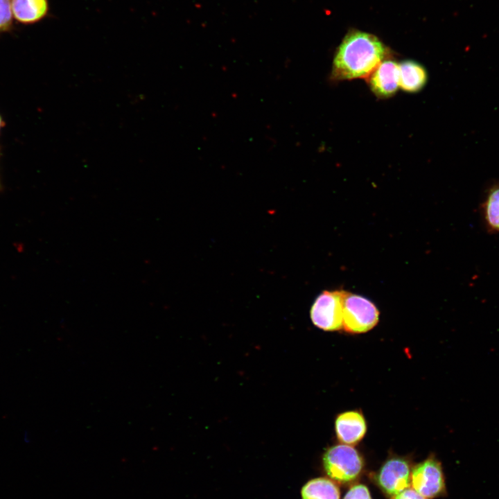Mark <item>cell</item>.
<instances>
[{"mask_svg":"<svg viewBox=\"0 0 499 499\" xmlns=\"http://www.w3.org/2000/svg\"><path fill=\"white\" fill-rule=\"evenodd\" d=\"M344 290H324L315 299L310 317L315 326L325 331L342 329Z\"/></svg>","mask_w":499,"mask_h":499,"instance_id":"277c9868","label":"cell"},{"mask_svg":"<svg viewBox=\"0 0 499 499\" xmlns=\"http://www.w3.org/2000/svg\"><path fill=\"white\" fill-rule=\"evenodd\" d=\"M344 499H371V498L366 486L356 484L348 491Z\"/></svg>","mask_w":499,"mask_h":499,"instance_id":"5bb4252c","label":"cell"},{"mask_svg":"<svg viewBox=\"0 0 499 499\" xmlns=\"http://www.w3.org/2000/svg\"><path fill=\"white\" fill-rule=\"evenodd\" d=\"M411 475L410 465L405 459L393 457L388 459L380 469L377 482L385 493L395 496L409 488Z\"/></svg>","mask_w":499,"mask_h":499,"instance_id":"8992f818","label":"cell"},{"mask_svg":"<svg viewBox=\"0 0 499 499\" xmlns=\"http://www.w3.org/2000/svg\"><path fill=\"white\" fill-rule=\"evenodd\" d=\"M366 79L369 89L377 98H390L400 87L399 63L387 58Z\"/></svg>","mask_w":499,"mask_h":499,"instance_id":"52a82bcc","label":"cell"},{"mask_svg":"<svg viewBox=\"0 0 499 499\" xmlns=\"http://www.w3.org/2000/svg\"><path fill=\"white\" fill-rule=\"evenodd\" d=\"M387 55V48L377 36L352 30L335 53L331 78L335 81L367 78Z\"/></svg>","mask_w":499,"mask_h":499,"instance_id":"6da1fadb","label":"cell"},{"mask_svg":"<svg viewBox=\"0 0 499 499\" xmlns=\"http://www.w3.org/2000/svg\"><path fill=\"white\" fill-rule=\"evenodd\" d=\"M14 20L24 25L38 23L49 13V0H11Z\"/></svg>","mask_w":499,"mask_h":499,"instance_id":"9c48e42d","label":"cell"},{"mask_svg":"<svg viewBox=\"0 0 499 499\" xmlns=\"http://www.w3.org/2000/svg\"><path fill=\"white\" fill-rule=\"evenodd\" d=\"M379 311L368 299L344 291L342 329L349 333L370 331L378 322Z\"/></svg>","mask_w":499,"mask_h":499,"instance_id":"3957f363","label":"cell"},{"mask_svg":"<svg viewBox=\"0 0 499 499\" xmlns=\"http://www.w3.org/2000/svg\"><path fill=\"white\" fill-rule=\"evenodd\" d=\"M13 21L11 0H0V34L11 30Z\"/></svg>","mask_w":499,"mask_h":499,"instance_id":"4fadbf2b","label":"cell"},{"mask_svg":"<svg viewBox=\"0 0 499 499\" xmlns=\"http://www.w3.org/2000/svg\"><path fill=\"white\" fill-rule=\"evenodd\" d=\"M323 465L327 475L333 480L347 483L360 475L363 461L353 446L339 444L329 448L323 455Z\"/></svg>","mask_w":499,"mask_h":499,"instance_id":"7a4b0ae2","label":"cell"},{"mask_svg":"<svg viewBox=\"0 0 499 499\" xmlns=\"http://www.w3.org/2000/svg\"><path fill=\"white\" fill-rule=\"evenodd\" d=\"M394 499H426L414 489H405L396 494Z\"/></svg>","mask_w":499,"mask_h":499,"instance_id":"9a60e30c","label":"cell"},{"mask_svg":"<svg viewBox=\"0 0 499 499\" xmlns=\"http://www.w3.org/2000/svg\"><path fill=\"white\" fill-rule=\"evenodd\" d=\"M483 208L484 219L489 228L499 231V186L489 191Z\"/></svg>","mask_w":499,"mask_h":499,"instance_id":"7c38bea8","label":"cell"},{"mask_svg":"<svg viewBox=\"0 0 499 499\" xmlns=\"http://www.w3.org/2000/svg\"><path fill=\"white\" fill-rule=\"evenodd\" d=\"M3 125V121L2 118H1V115H0V130H1V127H2Z\"/></svg>","mask_w":499,"mask_h":499,"instance_id":"2e32d148","label":"cell"},{"mask_svg":"<svg viewBox=\"0 0 499 499\" xmlns=\"http://www.w3.org/2000/svg\"><path fill=\"white\" fill-rule=\"evenodd\" d=\"M302 499H340V489L332 480L317 478L308 481L302 488Z\"/></svg>","mask_w":499,"mask_h":499,"instance_id":"8fae6325","label":"cell"},{"mask_svg":"<svg viewBox=\"0 0 499 499\" xmlns=\"http://www.w3.org/2000/svg\"><path fill=\"white\" fill-rule=\"evenodd\" d=\"M1 183H0V190H1Z\"/></svg>","mask_w":499,"mask_h":499,"instance_id":"e0dca14e","label":"cell"},{"mask_svg":"<svg viewBox=\"0 0 499 499\" xmlns=\"http://www.w3.org/2000/svg\"><path fill=\"white\" fill-rule=\"evenodd\" d=\"M335 430L340 442L351 446L358 444L364 437L367 431V424L360 412L347 411L337 417Z\"/></svg>","mask_w":499,"mask_h":499,"instance_id":"ba28073f","label":"cell"},{"mask_svg":"<svg viewBox=\"0 0 499 499\" xmlns=\"http://www.w3.org/2000/svg\"><path fill=\"white\" fill-rule=\"evenodd\" d=\"M411 484L412 488L425 498L443 494L446 487L441 463L430 457L416 465L412 472Z\"/></svg>","mask_w":499,"mask_h":499,"instance_id":"5b68a950","label":"cell"},{"mask_svg":"<svg viewBox=\"0 0 499 499\" xmlns=\"http://www.w3.org/2000/svg\"><path fill=\"white\" fill-rule=\"evenodd\" d=\"M399 87L408 93H416L421 90L427 83L428 73L420 63L403 60L399 63Z\"/></svg>","mask_w":499,"mask_h":499,"instance_id":"30bf717a","label":"cell"}]
</instances>
